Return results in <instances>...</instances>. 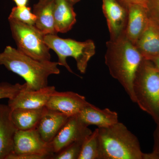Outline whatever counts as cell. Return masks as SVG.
Returning <instances> with one entry per match:
<instances>
[{"mask_svg": "<svg viewBox=\"0 0 159 159\" xmlns=\"http://www.w3.org/2000/svg\"><path fill=\"white\" fill-rule=\"evenodd\" d=\"M105 62L110 74L124 89L132 102H136L133 85L137 71L144 58L125 34L106 43Z\"/></svg>", "mask_w": 159, "mask_h": 159, "instance_id": "cell-1", "label": "cell"}, {"mask_svg": "<svg viewBox=\"0 0 159 159\" xmlns=\"http://www.w3.org/2000/svg\"><path fill=\"white\" fill-rule=\"evenodd\" d=\"M0 65L25 80L28 91L48 86L49 76L60 73L58 62L34 59L11 46L0 53Z\"/></svg>", "mask_w": 159, "mask_h": 159, "instance_id": "cell-2", "label": "cell"}, {"mask_svg": "<svg viewBox=\"0 0 159 159\" xmlns=\"http://www.w3.org/2000/svg\"><path fill=\"white\" fill-rule=\"evenodd\" d=\"M98 128L101 159H144L139 139L123 123Z\"/></svg>", "mask_w": 159, "mask_h": 159, "instance_id": "cell-3", "label": "cell"}, {"mask_svg": "<svg viewBox=\"0 0 159 159\" xmlns=\"http://www.w3.org/2000/svg\"><path fill=\"white\" fill-rule=\"evenodd\" d=\"M133 89L135 103L159 126V71L150 61L143 60L137 71Z\"/></svg>", "mask_w": 159, "mask_h": 159, "instance_id": "cell-4", "label": "cell"}, {"mask_svg": "<svg viewBox=\"0 0 159 159\" xmlns=\"http://www.w3.org/2000/svg\"><path fill=\"white\" fill-rule=\"evenodd\" d=\"M44 39L50 50H53L57 54L58 65L65 67L72 74L74 73L66 61L68 57H74L78 70L84 74L89 61L96 53V46L92 40L79 42L71 39L61 38L57 34H46Z\"/></svg>", "mask_w": 159, "mask_h": 159, "instance_id": "cell-5", "label": "cell"}, {"mask_svg": "<svg viewBox=\"0 0 159 159\" xmlns=\"http://www.w3.org/2000/svg\"><path fill=\"white\" fill-rule=\"evenodd\" d=\"M12 37L17 49L37 60H51L50 49L45 43L44 34L35 26L13 19H9Z\"/></svg>", "mask_w": 159, "mask_h": 159, "instance_id": "cell-6", "label": "cell"}, {"mask_svg": "<svg viewBox=\"0 0 159 159\" xmlns=\"http://www.w3.org/2000/svg\"><path fill=\"white\" fill-rule=\"evenodd\" d=\"M11 153L38 155L50 159L54 154L51 142L44 141L36 128L16 131Z\"/></svg>", "mask_w": 159, "mask_h": 159, "instance_id": "cell-7", "label": "cell"}, {"mask_svg": "<svg viewBox=\"0 0 159 159\" xmlns=\"http://www.w3.org/2000/svg\"><path fill=\"white\" fill-rule=\"evenodd\" d=\"M92 132L77 115L69 117L66 124L51 142L54 153H58L74 142L84 140Z\"/></svg>", "mask_w": 159, "mask_h": 159, "instance_id": "cell-8", "label": "cell"}, {"mask_svg": "<svg viewBox=\"0 0 159 159\" xmlns=\"http://www.w3.org/2000/svg\"><path fill=\"white\" fill-rule=\"evenodd\" d=\"M90 104L85 97L73 92L54 91L46 107L57 111L70 117L77 116L83 109Z\"/></svg>", "mask_w": 159, "mask_h": 159, "instance_id": "cell-9", "label": "cell"}, {"mask_svg": "<svg viewBox=\"0 0 159 159\" xmlns=\"http://www.w3.org/2000/svg\"><path fill=\"white\" fill-rule=\"evenodd\" d=\"M102 9L106 19L110 40H116L125 34L128 20V9L118 0H102Z\"/></svg>", "mask_w": 159, "mask_h": 159, "instance_id": "cell-10", "label": "cell"}, {"mask_svg": "<svg viewBox=\"0 0 159 159\" xmlns=\"http://www.w3.org/2000/svg\"><path fill=\"white\" fill-rule=\"evenodd\" d=\"M55 90L54 86H48L37 90L20 91L13 98L9 99L8 105L11 109L16 108L39 109L46 107Z\"/></svg>", "mask_w": 159, "mask_h": 159, "instance_id": "cell-11", "label": "cell"}, {"mask_svg": "<svg viewBox=\"0 0 159 159\" xmlns=\"http://www.w3.org/2000/svg\"><path fill=\"white\" fill-rule=\"evenodd\" d=\"M11 111L9 105L0 104V159H6L13 152L18 129L11 120Z\"/></svg>", "mask_w": 159, "mask_h": 159, "instance_id": "cell-12", "label": "cell"}, {"mask_svg": "<svg viewBox=\"0 0 159 159\" xmlns=\"http://www.w3.org/2000/svg\"><path fill=\"white\" fill-rule=\"evenodd\" d=\"M144 59L159 56V25L149 17L148 25L135 45Z\"/></svg>", "mask_w": 159, "mask_h": 159, "instance_id": "cell-13", "label": "cell"}, {"mask_svg": "<svg viewBox=\"0 0 159 159\" xmlns=\"http://www.w3.org/2000/svg\"><path fill=\"white\" fill-rule=\"evenodd\" d=\"M128 12L125 35L135 45L148 25L149 16L146 7L141 5L129 6Z\"/></svg>", "mask_w": 159, "mask_h": 159, "instance_id": "cell-14", "label": "cell"}, {"mask_svg": "<svg viewBox=\"0 0 159 159\" xmlns=\"http://www.w3.org/2000/svg\"><path fill=\"white\" fill-rule=\"evenodd\" d=\"M85 125H95L98 128H105L119 122L116 112L109 108L100 109L90 103L77 115Z\"/></svg>", "mask_w": 159, "mask_h": 159, "instance_id": "cell-15", "label": "cell"}, {"mask_svg": "<svg viewBox=\"0 0 159 159\" xmlns=\"http://www.w3.org/2000/svg\"><path fill=\"white\" fill-rule=\"evenodd\" d=\"M69 118L62 113L47 108L36 129L44 141L50 143L66 124Z\"/></svg>", "mask_w": 159, "mask_h": 159, "instance_id": "cell-16", "label": "cell"}, {"mask_svg": "<svg viewBox=\"0 0 159 159\" xmlns=\"http://www.w3.org/2000/svg\"><path fill=\"white\" fill-rule=\"evenodd\" d=\"M55 0H39L33 6L36 17L34 26L44 34H57L54 27V10Z\"/></svg>", "mask_w": 159, "mask_h": 159, "instance_id": "cell-17", "label": "cell"}, {"mask_svg": "<svg viewBox=\"0 0 159 159\" xmlns=\"http://www.w3.org/2000/svg\"><path fill=\"white\" fill-rule=\"evenodd\" d=\"M54 18V27L57 33L68 32L77 21L73 5L66 0H55Z\"/></svg>", "mask_w": 159, "mask_h": 159, "instance_id": "cell-18", "label": "cell"}, {"mask_svg": "<svg viewBox=\"0 0 159 159\" xmlns=\"http://www.w3.org/2000/svg\"><path fill=\"white\" fill-rule=\"evenodd\" d=\"M47 109L16 108L11 110V120L18 130H27L35 129Z\"/></svg>", "mask_w": 159, "mask_h": 159, "instance_id": "cell-19", "label": "cell"}, {"mask_svg": "<svg viewBox=\"0 0 159 159\" xmlns=\"http://www.w3.org/2000/svg\"><path fill=\"white\" fill-rule=\"evenodd\" d=\"M78 159H101L98 128L84 140Z\"/></svg>", "mask_w": 159, "mask_h": 159, "instance_id": "cell-20", "label": "cell"}, {"mask_svg": "<svg viewBox=\"0 0 159 159\" xmlns=\"http://www.w3.org/2000/svg\"><path fill=\"white\" fill-rule=\"evenodd\" d=\"M9 19L16 20L27 25L34 26L36 17L33 12H31L30 7L16 6L11 9Z\"/></svg>", "mask_w": 159, "mask_h": 159, "instance_id": "cell-21", "label": "cell"}, {"mask_svg": "<svg viewBox=\"0 0 159 159\" xmlns=\"http://www.w3.org/2000/svg\"><path fill=\"white\" fill-rule=\"evenodd\" d=\"M85 139L70 144L58 153L54 154L51 159H78Z\"/></svg>", "mask_w": 159, "mask_h": 159, "instance_id": "cell-22", "label": "cell"}, {"mask_svg": "<svg viewBox=\"0 0 159 159\" xmlns=\"http://www.w3.org/2000/svg\"><path fill=\"white\" fill-rule=\"evenodd\" d=\"M26 88V83L23 84L19 83L12 84L6 82L0 83V99H11Z\"/></svg>", "mask_w": 159, "mask_h": 159, "instance_id": "cell-23", "label": "cell"}, {"mask_svg": "<svg viewBox=\"0 0 159 159\" xmlns=\"http://www.w3.org/2000/svg\"><path fill=\"white\" fill-rule=\"evenodd\" d=\"M146 9L149 17L159 23V0H147Z\"/></svg>", "mask_w": 159, "mask_h": 159, "instance_id": "cell-24", "label": "cell"}, {"mask_svg": "<svg viewBox=\"0 0 159 159\" xmlns=\"http://www.w3.org/2000/svg\"><path fill=\"white\" fill-rule=\"evenodd\" d=\"M154 145L151 152L145 153L144 159H159V126H157L153 133Z\"/></svg>", "mask_w": 159, "mask_h": 159, "instance_id": "cell-25", "label": "cell"}, {"mask_svg": "<svg viewBox=\"0 0 159 159\" xmlns=\"http://www.w3.org/2000/svg\"><path fill=\"white\" fill-rule=\"evenodd\" d=\"M6 159H47L45 157L38 155L29 154H15L11 153Z\"/></svg>", "mask_w": 159, "mask_h": 159, "instance_id": "cell-26", "label": "cell"}, {"mask_svg": "<svg viewBox=\"0 0 159 159\" xmlns=\"http://www.w3.org/2000/svg\"><path fill=\"white\" fill-rule=\"evenodd\" d=\"M120 4L128 9L129 6L133 5H139L146 8L147 0H118Z\"/></svg>", "mask_w": 159, "mask_h": 159, "instance_id": "cell-27", "label": "cell"}, {"mask_svg": "<svg viewBox=\"0 0 159 159\" xmlns=\"http://www.w3.org/2000/svg\"><path fill=\"white\" fill-rule=\"evenodd\" d=\"M17 6H27L29 0H12Z\"/></svg>", "mask_w": 159, "mask_h": 159, "instance_id": "cell-28", "label": "cell"}, {"mask_svg": "<svg viewBox=\"0 0 159 159\" xmlns=\"http://www.w3.org/2000/svg\"><path fill=\"white\" fill-rule=\"evenodd\" d=\"M150 61L152 62L153 64L155 67L156 68L157 70L159 71V56L157 57H154Z\"/></svg>", "mask_w": 159, "mask_h": 159, "instance_id": "cell-29", "label": "cell"}, {"mask_svg": "<svg viewBox=\"0 0 159 159\" xmlns=\"http://www.w3.org/2000/svg\"><path fill=\"white\" fill-rule=\"evenodd\" d=\"M66 1L67 2L70 3L71 4H72V5L74 6V5H75V4H76V3L80 2V0H66Z\"/></svg>", "mask_w": 159, "mask_h": 159, "instance_id": "cell-30", "label": "cell"}, {"mask_svg": "<svg viewBox=\"0 0 159 159\" xmlns=\"http://www.w3.org/2000/svg\"><path fill=\"white\" fill-rule=\"evenodd\" d=\"M158 24H159V23H158Z\"/></svg>", "mask_w": 159, "mask_h": 159, "instance_id": "cell-31", "label": "cell"}]
</instances>
